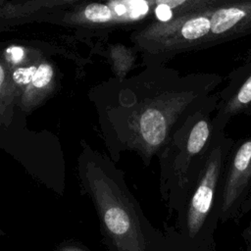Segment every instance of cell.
<instances>
[{
    "label": "cell",
    "mask_w": 251,
    "mask_h": 251,
    "mask_svg": "<svg viewBox=\"0 0 251 251\" xmlns=\"http://www.w3.org/2000/svg\"><path fill=\"white\" fill-rule=\"evenodd\" d=\"M84 15L91 22L104 23L110 20L111 11L106 5L91 4L85 8Z\"/></svg>",
    "instance_id": "obj_8"
},
{
    "label": "cell",
    "mask_w": 251,
    "mask_h": 251,
    "mask_svg": "<svg viewBox=\"0 0 251 251\" xmlns=\"http://www.w3.org/2000/svg\"><path fill=\"white\" fill-rule=\"evenodd\" d=\"M129 11L132 18H138L148 12V4L145 0H130Z\"/></svg>",
    "instance_id": "obj_11"
},
{
    "label": "cell",
    "mask_w": 251,
    "mask_h": 251,
    "mask_svg": "<svg viewBox=\"0 0 251 251\" xmlns=\"http://www.w3.org/2000/svg\"><path fill=\"white\" fill-rule=\"evenodd\" d=\"M4 77H5V74H4V70L2 68V66L0 65V85L2 84L3 80H4Z\"/></svg>",
    "instance_id": "obj_18"
},
{
    "label": "cell",
    "mask_w": 251,
    "mask_h": 251,
    "mask_svg": "<svg viewBox=\"0 0 251 251\" xmlns=\"http://www.w3.org/2000/svg\"><path fill=\"white\" fill-rule=\"evenodd\" d=\"M249 211H251V194H250L248 200L246 201V203H245L244 206H243V209H242V216H244L245 214H247Z\"/></svg>",
    "instance_id": "obj_16"
},
{
    "label": "cell",
    "mask_w": 251,
    "mask_h": 251,
    "mask_svg": "<svg viewBox=\"0 0 251 251\" xmlns=\"http://www.w3.org/2000/svg\"><path fill=\"white\" fill-rule=\"evenodd\" d=\"M52 75V68L47 64H42L36 69L31 83L37 88H42L50 82Z\"/></svg>",
    "instance_id": "obj_9"
},
{
    "label": "cell",
    "mask_w": 251,
    "mask_h": 251,
    "mask_svg": "<svg viewBox=\"0 0 251 251\" xmlns=\"http://www.w3.org/2000/svg\"><path fill=\"white\" fill-rule=\"evenodd\" d=\"M56 251H87L83 246H81L78 243H62L59 245V247L56 249Z\"/></svg>",
    "instance_id": "obj_14"
},
{
    "label": "cell",
    "mask_w": 251,
    "mask_h": 251,
    "mask_svg": "<svg viewBox=\"0 0 251 251\" xmlns=\"http://www.w3.org/2000/svg\"><path fill=\"white\" fill-rule=\"evenodd\" d=\"M7 59L12 63H19L25 56V51L20 46H10L5 51Z\"/></svg>",
    "instance_id": "obj_12"
},
{
    "label": "cell",
    "mask_w": 251,
    "mask_h": 251,
    "mask_svg": "<svg viewBox=\"0 0 251 251\" xmlns=\"http://www.w3.org/2000/svg\"><path fill=\"white\" fill-rule=\"evenodd\" d=\"M217 92L177 127L166 145L160 188L171 214L181 208L214 137Z\"/></svg>",
    "instance_id": "obj_4"
},
{
    "label": "cell",
    "mask_w": 251,
    "mask_h": 251,
    "mask_svg": "<svg viewBox=\"0 0 251 251\" xmlns=\"http://www.w3.org/2000/svg\"><path fill=\"white\" fill-rule=\"evenodd\" d=\"M218 90L214 126L226 129L232 118L251 115V48L240 55Z\"/></svg>",
    "instance_id": "obj_6"
},
{
    "label": "cell",
    "mask_w": 251,
    "mask_h": 251,
    "mask_svg": "<svg viewBox=\"0 0 251 251\" xmlns=\"http://www.w3.org/2000/svg\"><path fill=\"white\" fill-rule=\"evenodd\" d=\"M233 143L225 130L215 126L198 174L176 214V223L165 232L169 251H215L214 234L221 219L223 176Z\"/></svg>",
    "instance_id": "obj_1"
},
{
    "label": "cell",
    "mask_w": 251,
    "mask_h": 251,
    "mask_svg": "<svg viewBox=\"0 0 251 251\" xmlns=\"http://www.w3.org/2000/svg\"><path fill=\"white\" fill-rule=\"evenodd\" d=\"M115 12L121 16L126 12V7L124 4H118L115 6Z\"/></svg>",
    "instance_id": "obj_17"
},
{
    "label": "cell",
    "mask_w": 251,
    "mask_h": 251,
    "mask_svg": "<svg viewBox=\"0 0 251 251\" xmlns=\"http://www.w3.org/2000/svg\"><path fill=\"white\" fill-rule=\"evenodd\" d=\"M160 44L172 54L199 51L251 34V0H223L161 22Z\"/></svg>",
    "instance_id": "obj_3"
},
{
    "label": "cell",
    "mask_w": 251,
    "mask_h": 251,
    "mask_svg": "<svg viewBox=\"0 0 251 251\" xmlns=\"http://www.w3.org/2000/svg\"><path fill=\"white\" fill-rule=\"evenodd\" d=\"M81 180L110 251H169L165 233L150 224L119 176L101 169L88 170Z\"/></svg>",
    "instance_id": "obj_2"
},
{
    "label": "cell",
    "mask_w": 251,
    "mask_h": 251,
    "mask_svg": "<svg viewBox=\"0 0 251 251\" xmlns=\"http://www.w3.org/2000/svg\"><path fill=\"white\" fill-rule=\"evenodd\" d=\"M223 0H155L157 5H167L174 13V16L183 12L200 9Z\"/></svg>",
    "instance_id": "obj_7"
},
{
    "label": "cell",
    "mask_w": 251,
    "mask_h": 251,
    "mask_svg": "<svg viewBox=\"0 0 251 251\" xmlns=\"http://www.w3.org/2000/svg\"><path fill=\"white\" fill-rule=\"evenodd\" d=\"M37 68L34 66L27 68H19L13 74V79L19 84H28L32 82L35 71Z\"/></svg>",
    "instance_id": "obj_10"
},
{
    "label": "cell",
    "mask_w": 251,
    "mask_h": 251,
    "mask_svg": "<svg viewBox=\"0 0 251 251\" xmlns=\"http://www.w3.org/2000/svg\"><path fill=\"white\" fill-rule=\"evenodd\" d=\"M251 194V134L234 141L226 161L220 223L238 222Z\"/></svg>",
    "instance_id": "obj_5"
},
{
    "label": "cell",
    "mask_w": 251,
    "mask_h": 251,
    "mask_svg": "<svg viewBox=\"0 0 251 251\" xmlns=\"http://www.w3.org/2000/svg\"><path fill=\"white\" fill-rule=\"evenodd\" d=\"M155 14H156V17L158 18V20L162 23L169 22L174 17V13H173L172 9L170 7H168L167 5H157V7L155 9Z\"/></svg>",
    "instance_id": "obj_13"
},
{
    "label": "cell",
    "mask_w": 251,
    "mask_h": 251,
    "mask_svg": "<svg viewBox=\"0 0 251 251\" xmlns=\"http://www.w3.org/2000/svg\"><path fill=\"white\" fill-rule=\"evenodd\" d=\"M242 237L246 243L245 251H251V222L249 223L248 226L242 232Z\"/></svg>",
    "instance_id": "obj_15"
}]
</instances>
